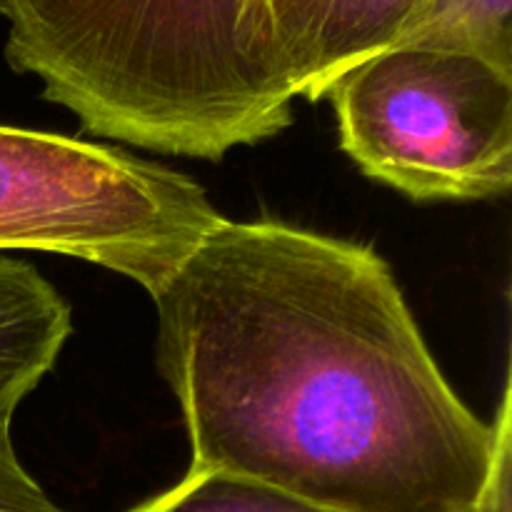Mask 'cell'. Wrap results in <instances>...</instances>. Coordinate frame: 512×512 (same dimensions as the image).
Instances as JSON below:
<instances>
[{
  "label": "cell",
  "mask_w": 512,
  "mask_h": 512,
  "mask_svg": "<svg viewBox=\"0 0 512 512\" xmlns=\"http://www.w3.org/2000/svg\"><path fill=\"white\" fill-rule=\"evenodd\" d=\"M325 98L340 145L368 178L423 203L483 200L512 185V75L443 50L388 48Z\"/></svg>",
  "instance_id": "4"
},
{
  "label": "cell",
  "mask_w": 512,
  "mask_h": 512,
  "mask_svg": "<svg viewBox=\"0 0 512 512\" xmlns=\"http://www.w3.org/2000/svg\"><path fill=\"white\" fill-rule=\"evenodd\" d=\"M240 0H0L5 60L100 138L223 160L275 138V100L238 43Z\"/></svg>",
  "instance_id": "2"
},
{
  "label": "cell",
  "mask_w": 512,
  "mask_h": 512,
  "mask_svg": "<svg viewBox=\"0 0 512 512\" xmlns=\"http://www.w3.org/2000/svg\"><path fill=\"white\" fill-rule=\"evenodd\" d=\"M188 473L330 512H473L493 423L460 400L370 245L220 218L150 293Z\"/></svg>",
  "instance_id": "1"
},
{
  "label": "cell",
  "mask_w": 512,
  "mask_h": 512,
  "mask_svg": "<svg viewBox=\"0 0 512 512\" xmlns=\"http://www.w3.org/2000/svg\"><path fill=\"white\" fill-rule=\"evenodd\" d=\"M0 512H68L20 465L10 428H0Z\"/></svg>",
  "instance_id": "10"
},
{
  "label": "cell",
  "mask_w": 512,
  "mask_h": 512,
  "mask_svg": "<svg viewBox=\"0 0 512 512\" xmlns=\"http://www.w3.org/2000/svg\"><path fill=\"white\" fill-rule=\"evenodd\" d=\"M473 512H512V390L505 378L503 398L493 420V460Z\"/></svg>",
  "instance_id": "9"
},
{
  "label": "cell",
  "mask_w": 512,
  "mask_h": 512,
  "mask_svg": "<svg viewBox=\"0 0 512 512\" xmlns=\"http://www.w3.org/2000/svg\"><path fill=\"white\" fill-rule=\"evenodd\" d=\"M128 512H330L283 493L260 480L205 470L185 473L165 493L153 495Z\"/></svg>",
  "instance_id": "8"
},
{
  "label": "cell",
  "mask_w": 512,
  "mask_h": 512,
  "mask_svg": "<svg viewBox=\"0 0 512 512\" xmlns=\"http://www.w3.org/2000/svg\"><path fill=\"white\" fill-rule=\"evenodd\" d=\"M390 48L470 55L512 75V0H418Z\"/></svg>",
  "instance_id": "7"
},
{
  "label": "cell",
  "mask_w": 512,
  "mask_h": 512,
  "mask_svg": "<svg viewBox=\"0 0 512 512\" xmlns=\"http://www.w3.org/2000/svg\"><path fill=\"white\" fill-rule=\"evenodd\" d=\"M220 218L203 185L165 165L0 125V253L78 258L150 295Z\"/></svg>",
  "instance_id": "3"
},
{
  "label": "cell",
  "mask_w": 512,
  "mask_h": 512,
  "mask_svg": "<svg viewBox=\"0 0 512 512\" xmlns=\"http://www.w3.org/2000/svg\"><path fill=\"white\" fill-rule=\"evenodd\" d=\"M73 330L70 305L30 263L0 253V428L50 373Z\"/></svg>",
  "instance_id": "6"
},
{
  "label": "cell",
  "mask_w": 512,
  "mask_h": 512,
  "mask_svg": "<svg viewBox=\"0 0 512 512\" xmlns=\"http://www.w3.org/2000/svg\"><path fill=\"white\" fill-rule=\"evenodd\" d=\"M418 0H240L238 43L275 100L318 103L330 85L393 45Z\"/></svg>",
  "instance_id": "5"
}]
</instances>
